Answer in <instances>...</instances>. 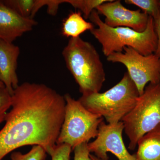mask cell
Instances as JSON below:
<instances>
[{"label": "cell", "instance_id": "7a4b0ae2", "mask_svg": "<svg viewBox=\"0 0 160 160\" xmlns=\"http://www.w3.org/2000/svg\"><path fill=\"white\" fill-rule=\"evenodd\" d=\"M89 19L97 26L90 32L101 44L106 57L115 52H122L126 47H131L144 56L154 53L157 47L158 38L154 20L149 16L146 30L139 32L128 27L112 28L101 19L96 10L92 12Z\"/></svg>", "mask_w": 160, "mask_h": 160}, {"label": "cell", "instance_id": "52a82bcc", "mask_svg": "<svg viewBox=\"0 0 160 160\" xmlns=\"http://www.w3.org/2000/svg\"><path fill=\"white\" fill-rule=\"evenodd\" d=\"M123 51L110 54L106 57L107 60L126 66L140 96L143 94L147 83H160V59L154 53L144 56L128 47H125Z\"/></svg>", "mask_w": 160, "mask_h": 160}, {"label": "cell", "instance_id": "ba28073f", "mask_svg": "<svg viewBox=\"0 0 160 160\" xmlns=\"http://www.w3.org/2000/svg\"><path fill=\"white\" fill-rule=\"evenodd\" d=\"M124 124L122 121L114 124H100L96 139L88 143L90 152L102 160H109L107 153L111 152L119 160H135V155L131 154L124 144L122 133Z\"/></svg>", "mask_w": 160, "mask_h": 160}, {"label": "cell", "instance_id": "5bb4252c", "mask_svg": "<svg viewBox=\"0 0 160 160\" xmlns=\"http://www.w3.org/2000/svg\"><path fill=\"white\" fill-rule=\"evenodd\" d=\"M3 2L21 16L33 19L38 12L44 6V0H4Z\"/></svg>", "mask_w": 160, "mask_h": 160}, {"label": "cell", "instance_id": "d4e9b609", "mask_svg": "<svg viewBox=\"0 0 160 160\" xmlns=\"http://www.w3.org/2000/svg\"><path fill=\"white\" fill-rule=\"evenodd\" d=\"M159 4L160 6V1H158Z\"/></svg>", "mask_w": 160, "mask_h": 160}, {"label": "cell", "instance_id": "277c9868", "mask_svg": "<svg viewBox=\"0 0 160 160\" xmlns=\"http://www.w3.org/2000/svg\"><path fill=\"white\" fill-rule=\"evenodd\" d=\"M140 95L128 72L110 89L101 93L82 95L80 103L87 110L104 118L108 124L121 122L134 107Z\"/></svg>", "mask_w": 160, "mask_h": 160}, {"label": "cell", "instance_id": "2e32d148", "mask_svg": "<svg viewBox=\"0 0 160 160\" xmlns=\"http://www.w3.org/2000/svg\"><path fill=\"white\" fill-rule=\"evenodd\" d=\"M47 152L42 147L40 146H32L31 150L25 154L19 152H12L11 160H46Z\"/></svg>", "mask_w": 160, "mask_h": 160}, {"label": "cell", "instance_id": "ac0fdd59", "mask_svg": "<svg viewBox=\"0 0 160 160\" xmlns=\"http://www.w3.org/2000/svg\"><path fill=\"white\" fill-rule=\"evenodd\" d=\"M11 105V95L6 87L0 88V124L5 121Z\"/></svg>", "mask_w": 160, "mask_h": 160}, {"label": "cell", "instance_id": "7402d4cb", "mask_svg": "<svg viewBox=\"0 0 160 160\" xmlns=\"http://www.w3.org/2000/svg\"><path fill=\"white\" fill-rule=\"evenodd\" d=\"M153 20L155 29L158 38L157 47L154 54L160 59V9L157 16Z\"/></svg>", "mask_w": 160, "mask_h": 160}, {"label": "cell", "instance_id": "9c48e42d", "mask_svg": "<svg viewBox=\"0 0 160 160\" xmlns=\"http://www.w3.org/2000/svg\"><path fill=\"white\" fill-rule=\"evenodd\" d=\"M99 14L105 17L106 25L112 27H128L142 32L146 30L149 15L140 9L132 10L123 6L119 0H110L103 3L96 9Z\"/></svg>", "mask_w": 160, "mask_h": 160}, {"label": "cell", "instance_id": "8992f818", "mask_svg": "<svg viewBox=\"0 0 160 160\" xmlns=\"http://www.w3.org/2000/svg\"><path fill=\"white\" fill-rule=\"evenodd\" d=\"M64 98L65 116L57 145L67 144L73 150L76 146L89 143L92 138L97 137L103 118L87 110L69 94L65 95Z\"/></svg>", "mask_w": 160, "mask_h": 160}, {"label": "cell", "instance_id": "4fadbf2b", "mask_svg": "<svg viewBox=\"0 0 160 160\" xmlns=\"http://www.w3.org/2000/svg\"><path fill=\"white\" fill-rule=\"evenodd\" d=\"M94 24L87 22L78 12H72L65 19L62 26V34L66 38H77L85 32L95 28Z\"/></svg>", "mask_w": 160, "mask_h": 160}, {"label": "cell", "instance_id": "44dd1931", "mask_svg": "<svg viewBox=\"0 0 160 160\" xmlns=\"http://www.w3.org/2000/svg\"><path fill=\"white\" fill-rule=\"evenodd\" d=\"M65 3V0H45V6L47 7V12L52 16L57 13L59 6Z\"/></svg>", "mask_w": 160, "mask_h": 160}, {"label": "cell", "instance_id": "e0dca14e", "mask_svg": "<svg viewBox=\"0 0 160 160\" xmlns=\"http://www.w3.org/2000/svg\"><path fill=\"white\" fill-rule=\"evenodd\" d=\"M125 2L126 4L138 6L153 19L159 12L160 6L157 0H126Z\"/></svg>", "mask_w": 160, "mask_h": 160}, {"label": "cell", "instance_id": "ffe728a7", "mask_svg": "<svg viewBox=\"0 0 160 160\" xmlns=\"http://www.w3.org/2000/svg\"><path fill=\"white\" fill-rule=\"evenodd\" d=\"M88 143H84L75 147L73 160H92L90 157L91 152L88 146Z\"/></svg>", "mask_w": 160, "mask_h": 160}, {"label": "cell", "instance_id": "8fae6325", "mask_svg": "<svg viewBox=\"0 0 160 160\" xmlns=\"http://www.w3.org/2000/svg\"><path fill=\"white\" fill-rule=\"evenodd\" d=\"M20 53L18 46L0 40V81L12 96L19 86L17 69Z\"/></svg>", "mask_w": 160, "mask_h": 160}, {"label": "cell", "instance_id": "603a6c76", "mask_svg": "<svg viewBox=\"0 0 160 160\" xmlns=\"http://www.w3.org/2000/svg\"><path fill=\"white\" fill-rule=\"evenodd\" d=\"M90 157L91 158L92 160H102L98 158L97 157L94 155L90 154Z\"/></svg>", "mask_w": 160, "mask_h": 160}, {"label": "cell", "instance_id": "5b68a950", "mask_svg": "<svg viewBox=\"0 0 160 160\" xmlns=\"http://www.w3.org/2000/svg\"><path fill=\"white\" fill-rule=\"evenodd\" d=\"M121 121L129 139V149L134 150L140 139L160 124V83L146 86L133 109Z\"/></svg>", "mask_w": 160, "mask_h": 160}, {"label": "cell", "instance_id": "cb8c5ba5", "mask_svg": "<svg viewBox=\"0 0 160 160\" xmlns=\"http://www.w3.org/2000/svg\"><path fill=\"white\" fill-rule=\"evenodd\" d=\"M2 87H5V85L2 82L0 81V88H2Z\"/></svg>", "mask_w": 160, "mask_h": 160}, {"label": "cell", "instance_id": "d6986e66", "mask_svg": "<svg viewBox=\"0 0 160 160\" xmlns=\"http://www.w3.org/2000/svg\"><path fill=\"white\" fill-rule=\"evenodd\" d=\"M71 146L66 144L57 145L49 155L51 160H70L72 151Z\"/></svg>", "mask_w": 160, "mask_h": 160}, {"label": "cell", "instance_id": "9a60e30c", "mask_svg": "<svg viewBox=\"0 0 160 160\" xmlns=\"http://www.w3.org/2000/svg\"><path fill=\"white\" fill-rule=\"evenodd\" d=\"M110 0H65V3H68L75 9H79L82 13L85 19H89L92 12L103 3Z\"/></svg>", "mask_w": 160, "mask_h": 160}, {"label": "cell", "instance_id": "3957f363", "mask_svg": "<svg viewBox=\"0 0 160 160\" xmlns=\"http://www.w3.org/2000/svg\"><path fill=\"white\" fill-rule=\"evenodd\" d=\"M62 54L82 94L100 92L106 81V73L93 45L80 37L69 38Z\"/></svg>", "mask_w": 160, "mask_h": 160}, {"label": "cell", "instance_id": "6da1fadb", "mask_svg": "<svg viewBox=\"0 0 160 160\" xmlns=\"http://www.w3.org/2000/svg\"><path fill=\"white\" fill-rule=\"evenodd\" d=\"M66 105L64 96L45 84L19 85L0 130V160L26 146H42L50 154L57 145Z\"/></svg>", "mask_w": 160, "mask_h": 160}, {"label": "cell", "instance_id": "7c38bea8", "mask_svg": "<svg viewBox=\"0 0 160 160\" xmlns=\"http://www.w3.org/2000/svg\"><path fill=\"white\" fill-rule=\"evenodd\" d=\"M137 146L135 160H160V124L141 138Z\"/></svg>", "mask_w": 160, "mask_h": 160}, {"label": "cell", "instance_id": "30bf717a", "mask_svg": "<svg viewBox=\"0 0 160 160\" xmlns=\"http://www.w3.org/2000/svg\"><path fill=\"white\" fill-rule=\"evenodd\" d=\"M37 25L33 19L21 16L0 1V40L12 43Z\"/></svg>", "mask_w": 160, "mask_h": 160}]
</instances>
